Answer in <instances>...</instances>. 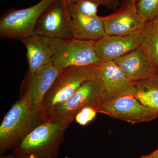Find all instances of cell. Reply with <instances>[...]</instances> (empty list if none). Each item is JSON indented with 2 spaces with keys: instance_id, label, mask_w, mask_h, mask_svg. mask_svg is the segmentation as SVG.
I'll return each mask as SVG.
<instances>
[{
  "instance_id": "obj_1",
  "label": "cell",
  "mask_w": 158,
  "mask_h": 158,
  "mask_svg": "<svg viewBox=\"0 0 158 158\" xmlns=\"http://www.w3.org/2000/svg\"><path fill=\"white\" fill-rule=\"evenodd\" d=\"M71 123L61 116L44 122L20 142L12 155L19 158H57L65 131Z\"/></svg>"
},
{
  "instance_id": "obj_2",
  "label": "cell",
  "mask_w": 158,
  "mask_h": 158,
  "mask_svg": "<svg viewBox=\"0 0 158 158\" xmlns=\"http://www.w3.org/2000/svg\"><path fill=\"white\" fill-rule=\"evenodd\" d=\"M44 122L40 110L22 97L6 113L0 126V155L14 149L26 136Z\"/></svg>"
},
{
  "instance_id": "obj_3",
  "label": "cell",
  "mask_w": 158,
  "mask_h": 158,
  "mask_svg": "<svg viewBox=\"0 0 158 158\" xmlns=\"http://www.w3.org/2000/svg\"><path fill=\"white\" fill-rule=\"evenodd\" d=\"M98 66L71 67L62 69L44 98L40 108L44 122L57 116L55 107L67 101L87 80L99 78Z\"/></svg>"
},
{
  "instance_id": "obj_4",
  "label": "cell",
  "mask_w": 158,
  "mask_h": 158,
  "mask_svg": "<svg viewBox=\"0 0 158 158\" xmlns=\"http://www.w3.org/2000/svg\"><path fill=\"white\" fill-rule=\"evenodd\" d=\"M95 41L73 37L51 39L52 63L61 70L71 67L98 66L103 62L94 50Z\"/></svg>"
},
{
  "instance_id": "obj_5",
  "label": "cell",
  "mask_w": 158,
  "mask_h": 158,
  "mask_svg": "<svg viewBox=\"0 0 158 158\" xmlns=\"http://www.w3.org/2000/svg\"><path fill=\"white\" fill-rule=\"evenodd\" d=\"M56 1L40 0L29 8L12 9L3 14L0 19L1 38L21 40L34 35L40 16Z\"/></svg>"
},
{
  "instance_id": "obj_6",
  "label": "cell",
  "mask_w": 158,
  "mask_h": 158,
  "mask_svg": "<svg viewBox=\"0 0 158 158\" xmlns=\"http://www.w3.org/2000/svg\"><path fill=\"white\" fill-rule=\"evenodd\" d=\"M106 90L99 78L84 82L67 101L55 107L54 112L61 116L74 121L77 113L84 108L91 107L97 110L105 101Z\"/></svg>"
},
{
  "instance_id": "obj_7",
  "label": "cell",
  "mask_w": 158,
  "mask_h": 158,
  "mask_svg": "<svg viewBox=\"0 0 158 158\" xmlns=\"http://www.w3.org/2000/svg\"><path fill=\"white\" fill-rule=\"evenodd\" d=\"M71 21L68 5L62 0H56L40 16L35 34L51 39L73 37Z\"/></svg>"
},
{
  "instance_id": "obj_8",
  "label": "cell",
  "mask_w": 158,
  "mask_h": 158,
  "mask_svg": "<svg viewBox=\"0 0 158 158\" xmlns=\"http://www.w3.org/2000/svg\"><path fill=\"white\" fill-rule=\"evenodd\" d=\"M97 112L131 124L152 121L158 117V113L144 106L132 94L104 102Z\"/></svg>"
},
{
  "instance_id": "obj_9",
  "label": "cell",
  "mask_w": 158,
  "mask_h": 158,
  "mask_svg": "<svg viewBox=\"0 0 158 158\" xmlns=\"http://www.w3.org/2000/svg\"><path fill=\"white\" fill-rule=\"evenodd\" d=\"M61 69L51 62L33 74H26L20 86V97H26L40 110L44 98Z\"/></svg>"
},
{
  "instance_id": "obj_10",
  "label": "cell",
  "mask_w": 158,
  "mask_h": 158,
  "mask_svg": "<svg viewBox=\"0 0 158 158\" xmlns=\"http://www.w3.org/2000/svg\"><path fill=\"white\" fill-rule=\"evenodd\" d=\"M144 40L142 30L129 35H106L95 41L94 50L103 62L111 61L141 46Z\"/></svg>"
},
{
  "instance_id": "obj_11",
  "label": "cell",
  "mask_w": 158,
  "mask_h": 158,
  "mask_svg": "<svg viewBox=\"0 0 158 158\" xmlns=\"http://www.w3.org/2000/svg\"><path fill=\"white\" fill-rule=\"evenodd\" d=\"M108 35H127L141 31L146 21L135 7L121 6L113 14L102 17Z\"/></svg>"
},
{
  "instance_id": "obj_12",
  "label": "cell",
  "mask_w": 158,
  "mask_h": 158,
  "mask_svg": "<svg viewBox=\"0 0 158 158\" xmlns=\"http://www.w3.org/2000/svg\"><path fill=\"white\" fill-rule=\"evenodd\" d=\"M98 68L99 78L106 90L104 102L124 95H133L134 83L128 78L114 60L102 62Z\"/></svg>"
},
{
  "instance_id": "obj_13",
  "label": "cell",
  "mask_w": 158,
  "mask_h": 158,
  "mask_svg": "<svg viewBox=\"0 0 158 158\" xmlns=\"http://www.w3.org/2000/svg\"><path fill=\"white\" fill-rule=\"evenodd\" d=\"M71 16L73 36L77 39L96 41L106 34L101 16H88L79 11L72 2L68 5Z\"/></svg>"
},
{
  "instance_id": "obj_14",
  "label": "cell",
  "mask_w": 158,
  "mask_h": 158,
  "mask_svg": "<svg viewBox=\"0 0 158 158\" xmlns=\"http://www.w3.org/2000/svg\"><path fill=\"white\" fill-rule=\"evenodd\" d=\"M131 81H138L156 76L142 47L114 60Z\"/></svg>"
},
{
  "instance_id": "obj_15",
  "label": "cell",
  "mask_w": 158,
  "mask_h": 158,
  "mask_svg": "<svg viewBox=\"0 0 158 158\" xmlns=\"http://www.w3.org/2000/svg\"><path fill=\"white\" fill-rule=\"evenodd\" d=\"M27 50L28 65L27 73L33 74L52 62L51 39L34 34L22 40Z\"/></svg>"
},
{
  "instance_id": "obj_16",
  "label": "cell",
  "mask_w": 158,
  "mask_h": 158,
  "mask_svg": "<svg viewBox=\"0 0 158 158\" xmlns=\"http://www.w3.org/2000/svg\"><path fill=\"white\" fill-rule=\"evenodd\" d=\"M133 95L143 106L158 113V74L134 82Z\"/></svg>"
},
{
  "instance_id": "obj_17",
  "label": "cell",
  "mask_w": 158,
  "mask_h": 158,
  "mask_svg": "<svg viewBox=\"0 0 158 158\" xmlns=\"http://www.w3.org/2000/svg\"><path fill=\"white\" fill-rule=\"evenodd\" d=\"M142 32L144 40L141 47L152 69L158 74V25L152 21L147 22Z\"/></svg>"
},
{
  "instance_id": "obj_18",
  "label": "cell",
  "mask_w": 158,
  "mask_h": 158,
  "mask_svg": "<svg viewBox=\"0 0 158 158\" xmlns=\"http://www.w3.org/2000/svg\"><path fill=\"white\" fill-rule=\"evenodd\" d=\"M135 7L146 22L152 21L158 14V0H137Z\"/></svg>"
},
{
  "instance_id": "obj_19",
  "label": "cell",
  "mask_w": 158,
  "mask_h": 158,
  "mask_svg": "<svg viewBox=\"0 0 158 158\" xmlns=\"http://www.w3.org/2000/svg\"><path fill=\"white\" fill-rule=\"evenodd\" d=\"M79 11L84 15L88 16L98 15V4L89 0H79L74 2Z\"/></svg>"
},
{
  "instance_id": "obj_20",
  "label": "cell",
  "mask_w": 158,
  "mask_h": 158,
  "mask_svg": "<svg viewBox=\"0 0 158 158\" xmlns=\"http://www.w3.org/2000/svg\"><path fill=\"white\" fill-rule=\"evenodd\" d=\"M97 113L96 110L93 108H84L77 113L74 121L80 125H86L94 119Z\"/></svg>"
},
{
  "instance_id": "obj_21",
  "label": "cell",
  "mask_w": 158,
  "mask_h": 158,
  "mask_svg": "<svg viewBox=\"0 0 158 158\" xmlns=\"http://www.w3.org/2000/svg\"><path fill=\"white\" fill-rule=\"evenodd\" d=\"M73 2H76L79 0H72ZM98 4L99 6H102L113 10H116L121 5L120 0H89Z\"/></svg>"
},
{
  "instance_id": "obj_22",
  "label": "cell",
  "mask_w": 158,
  "mask_h": 158,
  "mask_svg": "<svg viewBox=\"0 0 158 158\" xmlns=\"http://www.w3.org/2000/svg\"><path fill=\"white\" fill-rule=\"evenodd\" d=\"M136 1L137 0H122L121 5L127 7H135V6Z\"/></svg>"
},
{
  "instance_id": "obj_23",
  "label": "cell",
  "mask_w": 158,
  "mask_h": 158,
  "mask_svg": "<svg viewBox=\"0 0 158 158\" xmlns=\"http://www.w3.org/2000/svg\"><path fill=\"white\" fill-rule=\"evenodd\" d=\"M1 158H18L17 157L15 156H13V155H7V156H1Z\"/></svg>"
},
{
  "instance_id": "obj_24",
  "label": "cell",
  "mask_w": 158,
  "mask_h": 158,
  "mask_svg": "<svg viewBox=\"0 0 158 158\" xmlns=\"http://www.w3.org/2000/svg\"><path fill=\"white\" fill-rule=\"evenodd\" d=\"M154 158H158V149L152 153Z\"/></svg>"
},
{
  "instance_id": "obj_25",
  "label": "cell",
  "mask_w": 158,
  "mask_h": 158,
  "mask_svg": "<svg viewBox=\"0 0 158 158\" xmlns=\"http://www.w3.org/2000/svg\"><path fill=\"white\" fill-rule=\"evenodd\" d=\"M152 21L155 23L156 24L158 25V14L156 15V16L155 18Z\"/></svg>"
},
{
  "instance_id": "obj_26",
  "label": "cell",
  "mask_w": 158,
  "mask_h": 158,
  "mask_svg": "<svg viewBox=\"0 0 158 158\" xmlns=\"http://www.w3.org/2000/svg\"><path fill=\"white\" fill-rule=\"evenodd\" d=\"M140 158H154V157L153 156L152 154L151 153V154L149 155L143 156H142Z\"/></svg>"
},
{
  "instance_id": "obj_27",
  "label": "cell",
  "mask_w": 158,
  "mask_h": 158,
  "mask_svg": "<svg viewBox=\"0 0 158 158\" xmlns=\"http://www.w3.org/2000/svg\"><path fill=\"white\" fill-rule=\"evenodd\" d=\"M62 1L65 4H67V5L73 2L72 0H62Z\"/></svg>"
}]
</instances>
